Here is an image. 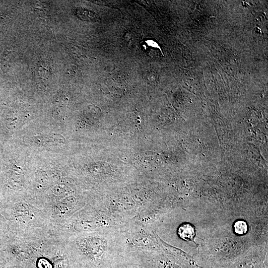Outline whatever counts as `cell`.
<instances>
[{
  "label": "cell",
  "instance_id": "1",
  "mask_svg": "<svg viewBox=\"0 0 268 268\" xmlns=\"http://www.w3.org/2000/svg\"><path fill=\"white\" fill-rule=\"evenodd\" d=\"M63 241L77 268H113L127 251L115 232L101 228Z\"/></svg>",
  "mask_w": 268,
  "mask_h": 268
},
{
  "label": "cell",
  "instance_id": "4",
  "mask_svg": "<svg viewBox=\"0 0 268 268\" xmlns=\"http://www.w3.org/2000/svg\"><path fill=\"white\" fill-rule=\"evenodd\" d=\"M177 233L180 238L184 240L191 241L196 236L195 228L189 223H184L178 227Z\"/></svg>",
  "mask_w": 268,
  "mask_h": 268
},
{
  "label": "cell",
  "instance_id": "2",
  "mask_svg": "<svg viewBox=\"0 0 268 268\" xmlns=\"http://www.w3.org/2000/svg\"><path fill=\"white\" fill-rule=\"evenodd\" d=\"M7 213L14 237L29 238L49 233L48 214L32 196L21 197L14 200L9 205Z\"/></svg>",
  "mask_w": 268,
  "mask_h": 268
},
{
  "label": "cell",
  "instance_id": "6",
  "mask_svg": "<svg viewBox=\"0 0 268 268\" xmlns=\"http://www.w3.org/2000/svg\"><path fill=\"white\" fill-rule=\"evenodd\" d=\"M77 13L79 17L82 18V19L86 20H91L95 19L96 17L95 13L84 9L78 10Z\"/></svg>",
  "mask_w": 268,
  "mask_h": 268
},
{
  "label": "cell",
  "instance_id": "5",
  "mask_svg": "<svg viewBox=\"0 0 268 268\" xmlns=\"http://www.w3.org/2000/svg\"><path fill=\"white\" fill-rule=\"evenodd\" d=\"M247 230L248 226L245 221L239 220L235 222L234 231L236 233L239 235L244 234L247 232Z\"/></svg>",
  "mask_w": 268,
  "mask_h": 268
},
{
  "label": "cell",
  "instance_id": "3",
  "mask_svg": "<svg viewBox=\"0 0 268 268\" xmlns=\"http://www.w3.org/2000/svg\"><path fill=\"white\" fill-rule=\"evenodd\" d=\"M113 268H152L141 253L127 250L121 257Z\"/></svg>",
  "mask_w": 268,
  "mask_h": 268
}]
</instances>
